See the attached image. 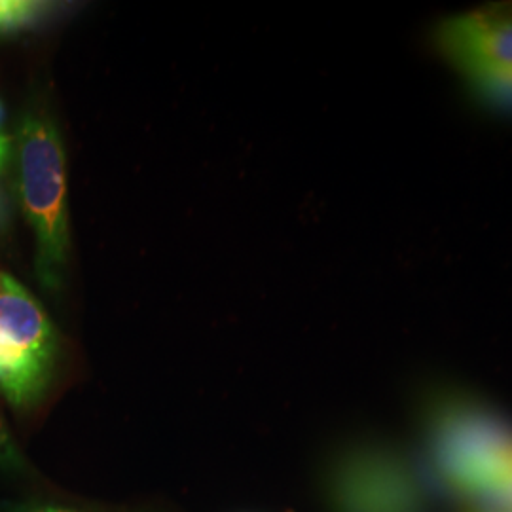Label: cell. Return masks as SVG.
I'll use <instances>...</instances> for the list:
<instances>
[{"label":"cell","instance_id":"8992f818","mask_svg":"<svg viewBox=\"0 0 512 512\" xmlns=\"http://www.w3.org/2000/svg\"><path fill=\"white\" fill-rule=\"evenodd\" d=\"M480 97L486 101L501 105V107H512V71L511 73L486 74L469 80Z\"/></svg>","mask_w":512,"mask_h":512},{"label":"cell","instance_id":"52a82bcc","mask_svg":"<svg viewBox=\"0 0 512 512\" xmlns=\"http://www.w3.org/2000/svg\"><path fill=\"white\" fill-rule=\"evenodd\" d=\"M16 512H82L74 511V509H63V507H55V505H37V507H25Z\"/></svg>","mask_w":512,"mask_h":512},{"label":"cell","instance_id":"7a4b0ae2","mask_svg":"<svg viewBox=\"0 0 512 512\" xmlns=\"http://www.w3.org/2000/svg\"><path fill=\"white\" fill-rule=\"evenodd\" d=\"M433 452L442 475L467 494L512 476V425L467 399L446 397L429 414Z\"/></svg>","mask_w":512,"mask_h":512},{"label":"cell","instance_id":"9c48e42d","mask_svg":"<svg viewBox=\"0 0 512 512\" xmlns=\"http://www.w3.org/2000/svg\"><path fill=\"white\" fill-rule=\"evenodd\" d=\"M0 118H2V109H0Z\"/></svg>","mask_w":512,"mask_h":512},{"label":"cell","instance_id":"277c9868","mask_svg":"<svg viewBox=\"0 0 512 512\" xmlns=\"http://www.w3.org/2000/svg\"><path fill=\"white\" fill-rule=\"evenodd\" d=\"M442 54L469 80L512 71V4L446 19L437 33Z\"/></svg>","mask_w":512,"mask_h":512},{"label":"cell","instance_id":"3957f363","mask_svg":"<svg viewBox=\"0 0 512 512\" xmlns=\"http://www.w3.org/2000/svg\"><path fill=\"white\" fill-rule=\"evenodd\" d=\"M59 342L46 311L0 272V391L18 410L33 408L54 376Z\"/></svg>","mask_w":512,"mask_h":512},{"label":"cell","instance_id":"ba28073f","mask_svg":"<svg viewBox=\"0 0 512 512\" xmlns=\"http://www.w3.org/2000/svg\"><path fill=\"white\" fill-rule=\"evenodd\" d=\"M8 143H10V139L0 133V167H2V162H4V156H6V150H8Z\"/></svg>","mask_w":512,"mask_h":512},{"label":"cell","instance_id":"5b68a950","mask_svg":"<svg viewBox=\"0 0 512 512\" xmlns=\"http://www.w3.org/2000/svg\"><path fill=\"white\" fill-rule=\"evenodd\" d=\"M46 6L48 4L31 0H0V35L33 23Z\"/></svg>","mask_w":512,"mask_h":512},{"label":"cell","instance_id":"6da1fadb","mask_svg":"<svg viewBox=\"0 0 512 512\" xmlns=\"http://www.w3.org/2000/svg\"><path fill=\"white\" fill-rule=\"evenodd\" d=\"M18 160L23 211L37 239L38 279L48 291H55L69 262L71 232L63 141L44 112L31 110L23 116Z\"/></svg>","mask_w":512,"mask_h":512}]
</instances>
